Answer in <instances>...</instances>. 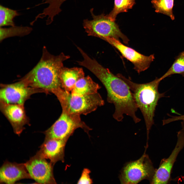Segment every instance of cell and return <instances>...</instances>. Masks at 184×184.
Returning a JSON list of instances; mask_svg holds the SVG:
<instances>
[{
    "label": "cell",
    "instance_id": "9",
    "mask_svg": "<svg viewBox=\"0 0 184 184\" xmlns=\"http://www.w3.org/2000/svg\"><path fill=\"white\" fill-rule=\"evenodd\" d=\"M28 172L32 179L40 184H56L54 177V165L47 161L46 159L38 152L25 163Z\"/></svg>",
    "mask_w": 184,
    "mask_h": 184
},
{
    "label": "cell",
    "instance_id": "1",
    "mask_svg": "<svg viewBox=\"0 0 184 184\" xmlns=\"http://www.w3.org/2000/svg\"><path fill=\"white\" fill-rule=\"evenodd\" d=\"M80 64L93 73L105 87L107 93V101L115 107L113 115L115 119L121 121L125 114L131 117L135 123L141 121L136 115L138 108L132 93L122 79L88 55L84 57Z\"/></svg>",
    "mask_w": 184,
    "mask_h": 184
},
{
    "label": "cell",
    "instance_id": "6",
    "mask_svg": "<svg viewBox=\"0 0 184 184\" xmlns=\"http://www.w3.org/2000/svg\"><path fill=\"white\" fill-rule=\"evenodd\" d=\"M145 147L143 155L139 159L126 164L121 169L119 178L121 184H137L144 179L150 182L156 169L148 155Z\"/></svg>",
    "mask_w": 184,
    "mask_h": 184
},
{
    "label": "cell",
    "instance_id": "17",
    "mask_svg": "<svg viewBox=\"0 0 184 184\" xmlns=\"http://www.w3.org/2000/svg\"><path fill=\"white\" fill-rule=\"evenodd\" d=\"M32 30V28L27 26H15L7 28L0 27V42L9 37L15 36L22 37L27 35L30 33Z\"/></svg>",
    "mask_w": 184,
    "mask_h": 184
},
{
    "label": "cell",
    "instance_id": "22",
    "mask_svg": "<svg viewBox=\"0 0 184 184\" xmlns=\"http://www.w3.org/2000/svg\"><path fill=\"white\" fill-rule=\"evenodd\" d=\"M90 170L88 168H84L83 170L79 179L78 180L77 184H92L93 183L92 179L89 175Z\"/></svg>",
    "mask_w": 184,
    "mask_h": 184
},
{
    "label": "cell",
    "instance_id": "16",
    "mask_svg": "<svg viewBox=\"0 0 184 184\" xmlns=\"http://www.w3.org/2000/svg\"><path fill=\"white\" fill-rule=\"evenodd\" d=\"M100 88L98 84L88 76L78 79L71 93L74 96H81L89 95L97 93L98 90Z\"/></svg>",
    "mask_w": 184,
    "mask_h": 184
},
{
    "label": "cell",
    "instance_id": "8",
    "mask_svg": "<svg viewBox=\"0 0 184 184\" xmlns=\"http://www.w3.org/2000/svg\"><path fill=\"white\" fill-rule=\"evenodd\" d=\"M0 102L8 104L24 105L32 94L44 93L41 89L28 86L22 80L10 84H1Z\"/></svg>",
    "mask_w": 184,
    "mask_h": 184
},
{
    "label": "cell",
    "instance_id": "19",
    "mask_svg": "<svg viewBox=\"0 0 184 184\" xmlns=\"http://www.w3.org/2000/svg\"><path fill=\"white\" fill-rule=\"evenodd\" d=\"M175 74H179L184 77V51L180 53L175 57L171 67L162 77L161 81L165 78Z\"/></svg>",
    "mask_w": 184,
    "mask_h": 184
},
{
    "label": "cell",
    "instance_id": "14",
    "mask_svg": "<svg viewBox=\"0 0 184 184\" xmlns=\"http://www.w3.org/2000/svg\"><path fill=\"white\" fill-rule=\"evenodd\" d=\"M68 140L58 139H51L44 141L38 151L50 162L54 165L57 162H64L65 146Z\"/></svg>",
    "mask_w": 184,
    "mask_h": 184
},
{
    "label": "cell",
    "instance_id": "4",
    "mask_svg": "<svg viewBox=\"0 0 184 184\" xmlns=\"http://www.w3.org/2000/svg\"><path fill=\"white\" fill-rule=\"evenodd\" d=\"M57 97L62 111L69 114L86 115L103 106L104 102L98 92L81 96L72 95L62 88L52 92Z\"/></svg>",
    "mask_w": 184,
    "mask_h": 184
},
{
    "label": "cell",
    "instance_id": "18",
    "mask_svg": "<svg viewBox=\"0 0 184 184\" xmlns=\"http://www.w3.org/2000/svg\"><path fill=\"white\" fill-rule=\"evenodd\" d=\"M174 1V0H152L151 3L156 13L167 15L173 20L175 19L173 12Z\"/></svg>",
    "mask_w": 184,
    "mask_h": 184
},
{
    "label": "cell",
    "instance_id": "23",
    "mask_svg": "<svg viewBox=\"0 0 184 184\" xmlns=\"http://www.w3.org/2000/svg\"><path fill=\"white\" fill-rule=\"evenodd\" d=\"M183 120H184V114L178 116H172L170 118L163 120V124L164 125L173 121Z\"/></svg>",
    "mask_w": 184,
    "mask_h": 184
},
{
    "label": "cell",
    "instance_id": "21",
    "mask_svg": "<svg viewBox=\"0 0 184 184\" xmlns=\"http://www.w3.org/2000/svg\"><path fill=\"white\" fill-rule=\"evenodd\" d=\"M20 15L17 11L0 5V27L15 26L14 18Z\"/></svg>",
    "mask_w": 184,
    "mask_h": 184
},
{
    "label": "cell",
    "instance_id": "5",
    "mask_svg": "<svg viewBox=\"0 0 184 184\" xmlns=\"http://www.w3.org/2000/svg\"><path fill=\"white\" fill-rule=\"evenodd\" d=\"M93 19L83 21V25L88 36L97 37L102 39L107 37L113 38L118 40L121 39L125 44L129 41L127 37L120 30L115 21L112 20L108 14H102L96 15L93 9L90 10Z\"/></svg>",
    "mask_w": 184,
    "mask_h": 184
},
{
    "label": "cell",
    "instance_id": "10",
    "mask_svg": "<svg viewBox=\"0 0 184 184\" xmlns=\"http://www.w3.org/2000/svg\"><path fill=\"white\" fill-rule=\"evenodd\" d=\"M177 138L174 148L168 158L162 160L150 183L167 184L170 181L173 166L179 153L184 147V131L182 129L178 132Z\"/></svg>",
    "mask_w": 184,
    "mask_h": 184
},
{
    "label": "cell",
    "instance_id": "3",
    "mask_svg": "<svg viewBox=\"0 0 184 184\" xmlns=\"http://www.w3.org/2000/svg\"><path fill=\"white\" fill-rule=\"evenodd\" d=\"M117 75L128 85L138 108L142 113L146 126L148 141L150 130L154 123V117L158 101L165 95L164 93H160L158 90L161 81L160 78H156L152 81L145 83L138 84L121 74H117Z\"/></svg>",
    "mask_w": 184,
    "mask_h": 184
},
{
    "label": "cell",
    "instance_id": "24",
    "mask_svg": "<svg viewBox=\"0 0 184 184\" xmlns=\"http://www.w3.org/2000/svg\"><path fill=\"white\" fill-rule=\"evenodd\" d=\"M181 124L182 129L184 131V120H183L181 122Z\"/></svg>",
    "mask_w": 184,
    "mask_h": 184
},
{
    "label": "cell",
    "instance_id": "20",
    "mask_svg": "<svg viewBox=\"0 0 184 184\" xmlns=\"http://www.w3.org/2000/svg\"><path fill=\"white\" fill-rule=\"evenodd\" d=\"M135 0H114V7L108 14L112 20H115L117 15L119 13L127 12L132 8L135 4Z\"/></svg>",
    "mask_w": 184,
    "mask_h": 184
},
{
    "label": "cell",
    "instance_id": "11",
    "mask_svg": "<svg viewBox=\"0 0 184 184\" xmlns=\"http://www.w3.org/2000/svg\"><path fill=\"white\" fill-rule=\"evenodd\" d=\"M103 40L114 47L123 57L131 62L134 70L139 73L147 70L155 59L154 54L148 56L143 55L114 38L107 37Z\"/></svg>",
    "mask_w": 184,
    "mask_h": 184
},
{
    "label": "cell",
    "instance_id": "13",
    "mask_svg": "<svg viewBox=\"0 0 184 184\" xmlns=\"http://www.w3.org/2000/svg\"><path fill=\"white\" fill-rule=\"evenodd\" d=\"M32 178L25 163H18L6 161L0 169L1 183L12 184L24 179Z\"/></svg>",
    "mask_w": 184,
    "mask_h": 184
},
{
    "label": "cell",
    "instance_id": "2",
    "mask_svg": "<svg viewBox=\"0 0 184 184\" xmlns=\"http://www.w3.org/2000/svg\"><path fill=\"white\" fill-rule=\"evenodd\" d=\"M70 58L63 53L56 56L50 54L45 47L37 65L20 79L29 86L41 89L45 93L62 88L60 75L63 62Z\"/></svg>",
    "mask_w": 184,
    "mask_h": 184
},
{
    "label": "cell",
    "instance_id": "15",
    "mask_svg": "<svg viewBox=\"0 0 184 184\" xmlns=\"http://www.w3.org/2000/svg\"><path fill=\"white\" fill-rule=\"evenodd\" d=\"M84 76V73L82 68L63 67L60 75L62 88L71 92L77 81Z\"/></svg>",
    "mask_w": 184,
    "mask_h": 184
},
{
    "label": "cell",
    "instance_id": "7",
    "mask_svg": "<svg viewBox=\"0 0 184 184\" xmlns=\"http://www.w3.org/2000/svg\"><path fill=\"white\" fill-rule=\"evenodd\" d=\"M80 115L69 114L62 111L58 119L48 129L43 132L44 140L58 139L68 140L77 129L80 128L88 134L91 129L80 118Z\"/></svg>",
    "mask_w": 184,
    "mask_h": 184
},
{
    "label": "cell",
    "instance_id": "12",
    "mask_svg": "<svg viewBox=\"0 0 184 184\" xmlns=\"http://www.w3.org/2000/svg\"><path fill=\"white\" fill-rule=\"evenodd\" d=\"M0 103L2 112L10 123L14 133L20 136L25 129V126L29 123L24 105Z\"/></svg>",
    "mask_w": 184,
    "mask_h": 184
}]
</instances>
